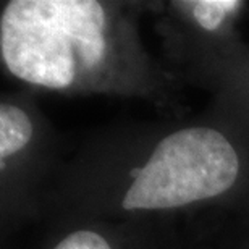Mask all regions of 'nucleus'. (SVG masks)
<instances>
[{"mask_svg": "<svg viewBox=\"0 0 249 249\" xmlns=\"http://www.w3.org/2000/svg\"><path fill=\"white\" fill-rule=\"evenodd\" d=\"M106 13L94 0H12L0 18L10 73L36 86H70L106 53Z\"/></svg>", "mask_w": 249, "mask_h": 249, "instance_id": "1", "label": "nucleus"}, {"mask_svg": "<svg viewBox=\"0 0 249 249\" xmlns=\"http://www.w3.org/2000/svg\"><path fill=\"white\" fill-rule=\"evenodd\" d=\"M240 160L217 129L194 126L163 138L146 165L133 170L123 209H172L225 193L236 181Z\"/></svg>", "mask_w": 249, "mask_h": 249, "instance_id": "2", "label": "nucleus"}, {"mask_svg": "<svg viewBox=\"0 0 249 249\" xmlns=\"http://www.w3.org/2000/svg\"><path fill=\"white\" fill-rule=\"evenodd\" d=\"M33 123L21 108L2 104L0 106V157L5 160L31 141Z\"/></svg>", "mask_w": 249, "mask_h": 249, "instance_id": "3", "label": "nucleus"}, {"mask_svg": "<svg viewBox=\"0 0 249 249\" xmlns=\"http://www.w3.org/2000/svg\"><path fill=\"white\" fill-rule=\"evenodd\" d=\"M238 0H201L189 2L194 19L207 31H215L230 12L241 7Z\"/></svg>", "mask_w": 249, "mask_h": 249, "instance_id": "4", "label": "nucleus"}, {"mask_svg": "<svg viewBox=\"0 0 249 249\" xmlns=\"http://www.w3.org/2000/svg\"><path fill=\"white\" fill-rule=\"evenodd\" d=\"M53 249H112L107 240L89 230H78L62 240Z\"/></svg>", "mask_w": 249, "mask_h": 249, "instance_id": "5", "label": "nucleus"}]
</instances>
